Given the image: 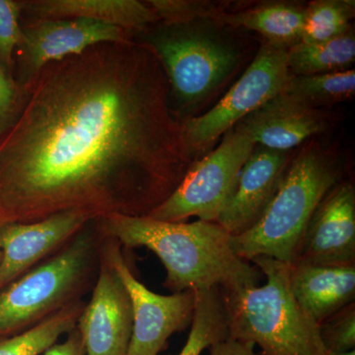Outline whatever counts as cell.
<instances>
[{
  "label": "cell",
  "mask_w": 355,
  "mask_h": 355,
  "mask_svg": "<svg viewBox=\"0 0 355 355\" xmlns=\"http://www.w3.org/2000/svg\"><path fill=\"white\" fill-rule=\"evenodd\" d=\"M286 51L270 43L261 44L252 64L227 94L207 113L183 123L184 141L195 160L200 154L209 153L217 140L245 116L282 93L292 76Z\"/></svg>",
  "instance_id": "cell-7"
},
{
  "label": "cell",
  "mask_w": 355,
  "mask_h": 355,
  "mask_svg": "<svg viewBox=\"0 0 355 355\" xmlns=\"http://www.w3.org/2000/svg\"><path fill=\"white\" fill-rule=\"evenodd\" d=\"M130 33L81 18L40 19L23 30V60L28 79L51 62H58L103 43L130 41Z\"/></svg>",
  "instance_id": "cell-13"
},
{
  "label": "cell",
  "mask_w": 355,
  "mask_h": 355,
  "mask_svg": "<svg viewBox=\"0 0 355 355\" xmlns=\"http://www.w3.org/2000/svg\"><path fill=\"white\" fill-rule=\"evenodd\" d=\"M305 8L291 3L265 4L237 13L214 14L218 26L245 28L265 37L266 43L289 49L301 41Z\"/></svg>",
  "instance_id": "cell-18"
},
{
  "label": "cell",
  "mask_w": 355,
  "mask_h": 355,
  "mask_svg": "<svg viewBox=\"0 0 355 355\" xmlns=\"http://www.w3.org/2000/svg\"><path fill=\"white\" fill-rule=\"evenodd\" d=\"M90 222L83 214L62 212L31 223L2 224L0 291L51 252L65 246Z\"/></svg>",
  "instance_id": "cell-14"
},
{
  "label": "cell",
  "mask_w": 355,
  "mask_h": 355,
  "mask_svg": "<svg viewBox=\"0 0 355 355\" xmlns=\"http://www.w3.org/2000/svg\"><path fill=\"white\" fill-rule=\"evenodd\" d=\"M294 297L318 324L355 300V265L291 263Z\"/></svg>",
  "instance_id": "cell-16"
},
{
  "label": "cell",
  "mask_w": 355,
  "mask_h": 355,
  "mask_svg": "<svg viewBox=\"0 0 355 355\" xmlns=\"http://www.w3.org/2000/svg\"><path fill=\"white\" fill-rule=\"evenodd\" d=\"M170 93L155 51L132 40L44 67L0 139V222L148 216L196 161Z\"/></svg>",
  "instance_id": "cell-1"
},
{
  "label": "cell",
  "mask_w": 355,
  "mask_h": 355,
  "mask_svg": "<svg viewBox=\"0 0 355 355\" xmlns=\"http://www.w3.org/2000/svg\"><path fill=\"white\" fill-rule=\"evenodd\" d=\"M41 355H85L80 333L74 329L67 334V338L62 343H55Z\"/></svg>",
  "instance_id": "cell-28"
},
{
  "label": "cell",
  "mask_w": 355,
  "mask_h": 355,
  "mask_svg": "<svg viewBox=\"0 0 355 355\" xmlns=\"http://www.w3.org/2000/svg\"><path fill=\"white\" fill-rule=\"evenodd\" d=\"M340 181L342 168L335 154L315 144L303 147L291 159L260 220L231 237L233 251L247 261L268 257L293 263L315 209Z\"/></svg>",
  "instance_id": "cell-4"
},
{
  "label": "cell",
  "mask_w": 355,
  "mask_h": 355,
  "mask_svg": "<svg viewBox=\"0 0 355 355\" xmlns=\"http://www.w3.org/2000/svg\"><path fill=\"white\" fill-rule=\"evenodd\" d=\"M326 355H355V350L349 352H327Z\"/></svg>",
  "instance_id": "cell-30"
},
{
  "label": "cell",
  "mask_w": 355,
  "mask_h": 355,
  "mask_svg": "<svg viewBox=\"0 0 355 355\" xmlns=\"http://www.w3.org/2000/svg\"><path fill=\"white\" fill-rule=\"evenodd\" d=\"M328 125L326 116L319 109L280 93L234 127L246 133L254 146L292 151L310 137L324 132Z\"/></svg>",
  "instance_id": "cell-15"
},
{
  "label": "cell",
  "mask_w": 355,
  "mask_h": 355,
  "mask_svg": "<svg viewBox=\"0 0 355 355\" xmlns=\"http://www.w3.org/2000/svg\"><path fill=\"white\" fill-rule=\"evenodd\" d=\"M294 263L355 265V189L350 182L336 184L319 203Z\"/></svg>",
  "instance_id": "cell-12"
},
{
  "label": "cell",
  "mask_w": 355,
  "mask_h": 355,
  "mask_svg": "<svg viewBox=\"0 0 355 355\" xmlns=\"http://www.w3.org/2000/svg\"><path fill=\"white\" fill-rule=\"evenodd\" d=\"M320 336L327 352L355 350V303L345 306L319 324Z\"/></svg>",
  "instance_id": "cell-24"
},
{
  "label": "cell",
  "mask_w": 355,
  "mask_h": 355,
  "mask_svg": "<svg viewBox=\"0 0 355 355\" xmlns=\"http://www.w3.org/2000/svg\"><path fill=\"white\" fill-rule=\"evenodd\" d=\"M193 22L169 26L170 31L146 43L164 67L170 91L186 106L207 99L239 64V53L228 40Z\"/></svg>",
  "instance_id": "cell-6"
},
{
  "label": "cell",
  "mask_w": 355,
  "mask_h": 355,
  "mask_svg": "<svg viewBox=\"0 0 355 355\" xmlns=\"http://www.w3.org/2000/svg\"><path fill=\"white\" fill-rule=\"evenodd\" d=\"M210 349V355H259L254 352L252 343L238 342L232 338H226L214 343Z\"/></svg>",
  "instance_id": "cell-29"
},
{
  "label": "cell",
  "mask_w": 355,
  "mask_h": 355,
  "mask_svg": "<svg viewBox=\"0 0 355 355\" xmlns=\"http://www.w3.org/2000/svg\"><path fill=\"white\" fill-rule=\"evenodd\" d=\"M21 3L0 0V64L10 67L15 49L22 41L19 25Z\"/></svg>",
  "instance_id": "cell-26"
},
{
  "label": "cell",
  "mask_w": 355,
  "mask_h": 355,
  "mask_svg": "<svg viewBox=\"0 0 355 355\" xmlns=\"http://www.w3.org/2000/svg\"><path fill=\"white\" fill-rule=\"evenodd\" d=\"M100 233L127 248L146 247L162 261L173 293L259 286L261 270L239 258L231 236L216 222H167L111 214L97 220Z\"/></svg>",
  "instance_id": "cell-2"
},
{
  "label": "cell",
  "mask_w": 355,
  "mask_h": 355,
  "mask_svg": "<svg viewBox=\"0 0 355 355\" xmlns=\"http://www.w3.org/2000/svg\"><path fill=\"white\" fill-rule=\"evenodd\" d=\"M293 156L292 151L254 146L236 178L216 223L231 236L241 235L253 227L275 197Z\"/></svg>",
  "instance_id": "cell-11"
},
{
  "label": "cell",
  "mask_w": 355,
  "mask_h": 355,
  "mask_svg": "<svg viewBox=\"0 0 355 355\" xmlns=\"http://www.w3.org/2000/svg\"><path fill=\"white\" fill-rule=\"evenodd\" d=\"M132 310L125 286L101 254L92 297L77 321L85 355H128Z\"/></svg>",
  "instance_id": "cell-10"
},
{
  "label": "cell",
  "mask_w": 355,
  "mask_h": 355,
  "mask_svg": "<svg viewBox=\"0 0 355 355\" xmlns=\"http://www.w3.org/2000/svg\"><path fill=\"white\" fill-rule=\"evenodd\" d=\"M287 65L293 76H315L349 69L355 58L354 29L320 43H299L286 51Z\"/></svg>",
  "instance_id": "cell-19"
},
{
  "label": "cell",
  "mask_w": 355,
  "mask_h": 355,
  "mask_svg": "<svg viewBox=\"0 0 355 355\" xmlns=\"http://www.w3.org/2000/svg\"><path fill=\"white\" fill-rule=\"evenodd\" d=\"M313 108L352 99L355 93L354 69L315 76H291L282 91Z\"/></svg>",
  "instance_id": "cell-21"
},
{
  "label": "cell",
  "mask_w": 355,
  "mask_h": 355,
  "mask_svg": "<svg viewBox=\"0 0 355 355\" xmlns=\"http://www.w3.org/2000/svg\"><path fill=\"white\" fill-rule=\"evenodd\" d=\"M86 226L55 256L0 291V338L27 330L78 300L97 250V235Z\"/></svg>",
  "instance_id": "cell-5"
},
{
  "label": "cell",
  "mask_w": 355,
  "mask_h": 355,
  "mask_svg": "<svg viewBox=\"0 0 355 355\" xmlns=\"http://www.w3.org/2000/svg\"><path fill=\"white\" fill-rule=\"evenodd\" d=\"M354 1L316 0L305 7L302 43H320L336 38L347 31L354 17Z\"/></svg>",
  "instance_id": "cell-23"
},
{
  "label": "cell",
  "mask_w": 355,
  "mask_h": 355,
  "mask_svg": "<svg viewBox=\"0 0 355 355\" xmlns=\"http://www.w3.org/2000/svg\"><path fill=\"white\" fill-rule=\"evenodd\" d=\"M227 338V324L218 288L196 291L190 335L179 355H200L214 343Z\"/></svg>",
  "instance_id": "cell-22"
},
{
  "label": "cell",
  "mask_w": 355,
  "mask_h": 355,
  "mask_svg": "<svg viewBox=\"0 0 355 355\" xmlns=\"http://www.w3.org/2000/svg\"><path fill=\"white\" fill-rule=\"evenodd\" d=\"M254 146L246 133L233 127L216 148L191 164L176 190L147 216L167 222L197 216L200 220L216 222Z\"/></svg>",
  "instance_id": "cell-8"
},
{
  "label": "cell",
  "mask_w": 355,
  "mask_h": 355,
  "mask_svg": "<svg viewBox=\"0 0 355 355\" xmlns=\"http://www.w3.org/2000/svg\"><path fill=\"white\" fill-rule=\"evenodd\" d=\"M2 224H4V223H2V222H0V227H1ZM1 259H2V252H1V250H0V263H1Z\"/></svg>",
  "instance_id": "cell-31"
},
{
  "label": "cell",
  "mask_w": 355,
  "mask_h": 355,
  "mask_svg": "<svg viewBox=\"0 0 355 355\" xmlns=\"http://www.w3.org/2000/svg\"><path fill=\"white\" fill-rule=\"evenodd\" d=\"M109 242L101 254L125 286L132 304V334L128 355H158L173 334L191 326L195 315L196 291L171 295L154 293L133 275L118 243Z\"/></svg>",
  "instance_id": "cell-9"
},
{
  "label": "cell",
  "mask_w": 355,
  "mask_h": 355,
  "mask_svg": "<svg viewBox=\"0 0 355 355\" xmlns=\"http://www.w3.org/2000/svg\"><path fill=\"white\" fill-rule=\"evenodd\" d=\"M159 20L167 26L186 24L197 20H210L214 14L220 12L212 8L210 4L200 1H183V0H150L146 1Z\"/></svg>",
  "instance_id": "cell-25"
},
{
  "label": "cell",
  "mask_w": 355,
  "mask_h": 355,
  "mask_svg": "<svg viewBox=\"0 0 355 355\" xmlns=\"http://www.w3.org/2000/svg\"><path fill=\"white\" fill-rule=\"evenodd\" d=\"M265 286L220 289L228 338L259 345V355H326L319 324L300 305L291 286V263L257 257Z\"/></svg>",
  "instance_id": "cell-3"
},
{
  "label": "cell",
  "mask_w": 355,
  "mask_h": 355,
  "mask_svg": "<svg viewBox=\"0 0 355 355\" xmlns=\"http://www.w3.org/2000/svg\"><path fill=\"white\" fill-rule=\"evenodd\" d=\"M83 308L80 300L74 301L27 330L0 338V355H41L76 328Z\"/></svg>",
  "instance_id": "cell-20"
},
{
  "label": "cell",
  "mask_w": 355,
  "mask_h": 355,
  "mask_svg": "<svg viewBox=\"0 0 355 355\" xmlns=\"http://www.w3.org/2000/svg\"><path fill=\"white\" fill-rule=\"evenodd\" d=\"M40 19L81 18L130 30L155 24L157 14L147 2L137 0H34L21 4Z\"/></svg>",
  "instance_id": "cell-17"
},
{
  "label": "cell",
  "mask_w": 355,
  "mask_h": 355,
  "mask_svg": "<svg viewBox=\"0 0 355 355\" xmlns=\"http://www.w3.org/2000/svg\"><path fill=\"white\" fill-rule=\"evenodd\" d=\"M17 91L0 65V135L10 125L17 110Z\"/></svg>",
  "instance_id": "cell-27"
}]
</instances>
